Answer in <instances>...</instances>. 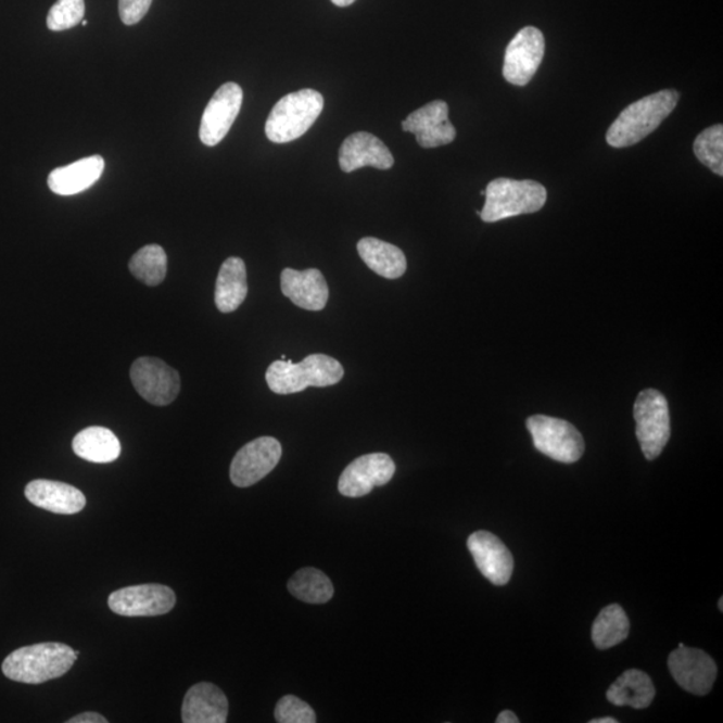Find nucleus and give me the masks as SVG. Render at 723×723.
Wrapping results in <instances>:
<instances>
[{"label":"nucleus","mask_w":723,"mask_h":723,"mask_svg":"<svg viewBox=\"0 0 723 723\" xmlns=\"http://www.w3.org/2000/svg\"><path fill=\"white\" fill-rule=\"evenodd\" d=\"M105 716L94 713V711H86V713L78 714L68 720L67 723H106Z\"/></svg>","instance_id":"obj_33"},{"label":"nucleus","mask_w":723,"mask_h":723,"mask_svg":"<svg viewBox=\"0 0 723 723\" xmlns=\"http://www.w3.org/2000/svg\"><path fill=\"white\" fill-rule=\"evenodd\" d=\"M527 428L533 445L543 455L562 464L581 460L585 449L584 440L572 423L560 418L532 416L528 418Z\"/></svg>","instance_id":"obj_7"},{"label":"nucleus","mask_w":723,"mask_h":723,"mask_svg":"<svg viewBox=\"0 0 723 723\" xmlns=\"http://www.w3.org/2000/svg\"><path fill=\"white\" fill-rule=\"evenodd\" d=\"M83 26H88V21L83 20Z\"/></svg>","instance_id":"obj_38"},{"label":"nucleus","mask_w":723,"mask_h":723,"mask_svg":"<svg viewBox=\"0 0 723 723\" xmlns=\"http://www.w3.org/2000/svg\"><path fill=\"white\" fill-rule=\"evenodd\" d=\"M243 105V89L238 84H224L206 105L200 125V140L206 147H216L238 118Z\"/></svg>","instance_id":"obj_13"},{"label":"nucleus","mask_w":723,"mask_h":723,"mask_svg":"<svg viewBox=\"0 0 723 723\" xmlns=\"http://www.w3.org/2000/svg\"><path fill=\"white\" fill-rule=\"evenodd\" d=\"M130 380L137 393L152 405H169L180 394L179 372L157 358L135 360L130 369Z\"/></svg>","instance_id":"obj_9"},{"label":"nucleus","mask_w":723,"mask_h":723,"mask_svg":"<svg viewBox=\"0 0 723 723\" xmlns=\"http://www.w3.org/2000/svg\"><path fill=\"white\" fill-rule=\"evenodd\" d=\"M153 0H119V18L126 26L139 23L151 9Z\"/></svg>","instance_id":"obj_32"},{"label":"nucleus","mask_w":723,"mask_h":723,"mask_svg":"<svg viewBox=\"0 0 723 723\" xmlns=\"http://www.w3.org/2000/svg\"><path fill=\"white\" fill-rule=\"evenodd\" d=\"M324 96L317 90L303 89L287 94L272 107L266 123L269 141L287 143L301 139L324 111Z\"/></svg>","instance_id":"obj_5"},{"label":"nucleus","mask_w":723,"mask_h":723,"mask_svg":"<svg viewBox=\"0 0 723 723\" xmlns=\"http://www.w3.org/2000/svg\"><path fill=\"white\" fill-rule=\"evenodd\" d=\"M105 170V160L101 156H90L77 163L61 166L48 177L51 191L60 196H73L93 187Z\"/></svg>","instance_id":"obj_21"},{"label":"nucleus","mask_w":723,"mask_h":723,"mask_svg":"<svg viewBox=\"0 0 723 723\" xmlns=\"http://www.w3.org/2000/svg\"><path fill=\"white\" fill-rule=\"evenodd\" d=\"M636 437L648 461L661 456L671 435L668 399L658 390H643L635 401Z\"/></svg>","instance_id":"obj_6"},{"label":"nucleus","mask_w":723,"mask_h":723,"mask_svg":"<svg viewBox=\"0 0 723 723\" xmlns=\"http://www.w3.org/2000/svg\"><path fill=\"white\" fill-rule=\"evenodd\" d=\"M228 699L214 683L201 682L189 688L183 698V723H224L228 719Z\"/></svg>","instance_id":"obj_19"},{"label":"nucleus","mask_w":723,"mask_h":723,"mask_svg":"<svg viewBox=\"0 0 723 723\" xmlns=\"http://www.w3.org/2000/svg\"><path fill=\"white\" fill-rule=\"evenodd\" d=\"M656 698V687L646 673L631 669L624 671L607 690L608 702L616 706H630L633 709H646Z\"/></svg>","instance_id":"obj_24"},{"label":"nucleus","mask_w":723,"mask_h":723,"mask_svg":"<svg viewBox=\"0 0 723 723\" xmlns=\"http://www.w3.org/2000/svg\"><path fill=\"white\" fill-rule=\"evenodd\" d=\"M275 720L279 723H315L317 714L312 706L295 696H286L275 708Z\"/></svg>","instance_id":"obj_31"},{"label":"nucleus","mask_w":723,"mask_h":723,"mask_svg":"<svg viewBox=\"0 0 723 723\" xmlns=\"http://www.w3.org/2000/svg\"><path fill=\"white\" fill-rule=\"evenodd\" d=\"M25 495L38 508L56 515H76L85 508L86 497L76 486L51 480L28 482Z\"/></svg>","instance_id":"obj_20"},{"label":"nucleus","mask_w":723,"mask_h":723,"mask_svg":"<svg viewBox=\"0 0 723 723\" xmlns=\"http://www.w3.org/2000/svg\"><path fill=\"white\" fill-rule=\"evenodd\" d=\"M249 294L245 263L240 257H228L216 280L215 303L220 313L229 314L245 301Z\"/></svg>","instance_id":"obj_22"},{"label":"nucleus","mask_w":723,"mask_h":723,"mask_svg":"<svg viewBox=\"0 0 723 723\" xmlns=\"http://www.w3.org/2000/svg\"><path fill=\"white\" fill-rule=\"evenodd\" d=\"M547 189L532 180H493L485 189V205L478 212L482 221L497 223L519 215L535 214L547 203Z\"/></svg>","instance_id":"obj_4"},{"label":"nucleus","mask_w":723,"mask_h":723,"mask_svg":"<svg viewBox=\"0 0 723 723\" xmlns=\"http://www.w3.org/2000/svg\"><path fill=\"white\" fill-rule=\"evenodd\" d=\"M468 548L487 581L495 585H505L510 581L515 567L513 556L500 538L491 532H474L468 538Z\"/></svg>","instance_id":"obj_16"},{"label":"nucleus","mask_w":723,"mask_h":723,"mask_svg":"<svg viewBox=\"0 0 723 723\" xmlns=\"http://www.w3.org/2000/svg\"><path fill=\"white\" fill-rule=\"evenodd\" d=\"M402 129L416 135L418 145L432 149L455 141L457 131L449 120V106L444 101H433L413 112Z\"/></svg>","instance_id":"obj_15"},{"label":"nucleus","mask_w":723,"mask_h":723,"mask_svg":"<svg viewBox=\"0 0 723 723\" xmlns=\"http://www.w3.org/2000/svg\"><path fill=\"white\" fill-rule=\"evenodd\" d=\"M497 723H519L520 720L518 719V715L513 713V711L510 710H504L502 711L500 714H498Z\"/></svg>","instance_id":"obj_34"},{"label":"nucleus","mask_w":723,"mask_h":723,"mask_svg":"<svg viewBox=\"0 0 723 723\" xmlns=\"http://www.w3.org/2000/svg\"><path fill=\"white\" fill-rule=\"evenodd\" d=\"M630 621L627 613L619 605L602 608L593 624V640L596 648L607 650L627 639Z\"/></svg>","instance_id":"obj_26"},{"label":"nucleus","mask_w":723,"mask_h":723,"mask_svg":"<svg viewBox=\"0 0 723 723\" xmlns=\"http://www.w3.org/2000/svg\"><path fill=\"white\" fill-rule=\"evenodd\" d=\"M280 458L281 445L277 439L261 437L249 442L233 457L229 472L233 485H255L277 468Z\"/></svg>","instance_id":"obj_12"},{"label":"nucleus","mask_w":723,"mask_h":723,"mask_svg":"<svg viewBox=\"0 0 723 723\" xmlns=\"http://www.w3.org/2000/svg\"><path fill=\"white\" fill-rule=\"evenodd\" d=\"M129 269L136 279L149 287L163 283L168 271V257L163 246L145 245L137 251L129 262Z\"/></svg>","instance_id":"obj_28"},{"label":"nucleus","mask_w":723,"mask_h":723,"mask_svg":"<svg viewBox=\"0 0 723 723\" xmlns=\"http://www.w3.org/2000/svg\"><path fill=\"white\" fill-rule=\"evenodd\" d=\"M591 723H618V721L612 716H602V719L593 720Z\"/></svg>","instance_id":"obj_36"},{"label":"nucleus","mask_w":723,"mask_h":723,"mask_svg":"<svg viewBox=\"0 0 723 723\" xmlns=\"http://www.w3.org/2000/svg\"><path fill=\"white\" fill-rule=\"evenodd\" d=\"M357 249L366 266L384 279H398L406 272V257L397 245L376 238H365L359 240Z\"/></svg>","instance_id":"obj_23"},{"label":"nucleus","mask_w":723,"mask_h":723,"mask_svg":"<svg viewBox=\"0 0 723 723\" xmlns=\"http://www.w3.org/2000/svg\"><path fill=\"white\" fill-rule=\"evenodd\" d=\"M694 153L715 175L723 176V126L703 130L694 142Z\"/></svg>","instance_id":"obj_29"},{"label":"nucleus","mask_w":723,"mask_h":723,"mask_svg":"<svg viewBox=\"0 0 723 723\" xmlns=\"http://www.w3.org/2000/svg\"><path fill=\"white\" fill-rule=\"evenodd\" d=\"M174 589L163 584H141L125 587L109 596V607L123 617H157L174 610Z\"/></svg>","instance_id":"obj_8"},{"label":"nucleus","mask_w":723,"mask_h":723,"mask_svg":"<svg viewBox=\"0 0 723 723\" xmlns=\"http://www.w3.org/2000/svg\"><path fill=\"white\" fill-rule=\"evenodd\" d=\"M719 607H720V611L722 612L723 611V598L720 599Z\"/></svg>","instance_id":"obj_37"},{"label":"nucleus","mask_w":723,"mask_h":723,"mask_svg":"<svg viewBox=\"0 0 723 723\" xmlns=\"http://www.w3.org/2000/svg\"><path fill=\"white\" fill-rule=\"evenodd\" d=\"M85 15V0H59L49 11L48 27L51 31H65L76 27Z\"/></svg>","instance_id":"obj_30"},{"label":"nucleus","mask_w":723,"mask_h":723,"mask_svg":"<svg viewBox=\"0 0 723 723\" xmlns=\"http://www.w3.org/2000/svg\"><path fill=\"white\" fill-rule=\"evenodd\" d=\"M289 589L296 599L309 605H324L334 596V585L317 568H302L290 579Z\"/></svg>","instance_id":"obj_27"},{"label":"nucleus","mask_w":723,"mask_h":723,"mask_svg":"<svg viewBox=\"0 0 723 723\" xmlns=\"http://www.w3.org/2000/svg\"><path fill=\"white\" fill-rule=\"evenodd\" d=\"M340 165L346 174H352L365 166L388 170L394 165V157L378 137L366 134V131H357L343 141Z\"/></svg>","instance_id":"obj_18"},{"label":"nucleus","mask_w":723,"mask_h":723,"mask_svg":"<svg viewBox=\"0 0 723 723\" xmlns=\"http://www.w3.org/2000/svg\"><path fill=\"white\" fill-rule=\"evenodd\" d=\"M395 464L386 453L358 457L343 470L338 490L346 497H362L394 478Z\"/></svg>","instance_id":"obj_14"},{"label":"nucleus","mask_w":723,"mask_h":723,"mask_svg":"<svg viewBox=\"0 0 723 723\" xmlns=\"http://www.w3.org/2000/svg\"><path fill=\"white\" fill-rule=\"evenodd\" d=\"M280 286L284 296L295 306L308 312H321L329 301V286L317 268L306 271L286 268L281 272Z\"/></svg>","instance_id":"obj_17"},{"label":"nucleus","mask_w":723,"mask_h":723,"mask_svg":"<svg viewBox=\"0 0 723 723\" xmlns=\"http://www.w3.org/2000/svg\"><path fill=\"white\" fill-rule=\"evenodd\" d=\"M545 40L536 27L521 28L510 40L504 56L503 76L509 84L525 86L544 59Z\"/></svg>","instance_id":"obj_10"},{"label":"nucleus","mask_w":723,"mask_h":723,"mask_svg":"<svg viewBox=\"0 0 723 723\" xmlns=\"http://www.w3.org/2000/svg\"><path fill=\"white\" fill-rule=\"evenodd\" d=\"M678 100L675 90H662L631 103L608 129V145L627 148L646 139L673 113Z\"/></svg>","instance_id":"obj_2"},{"label":"nucleus","mask_w":723,"mask_h":723,"mask_svg":"<svg viewBox=\"0 0 723 723\" xmlns=\"http://www.w3.org/2000/svg\"><path fill=\"white\" fill-rule=\"evenodd\" d=\"M73 451L86 461L107 464L117 460L120 455V444L112 430L90 427L74 437Z\"/></svg>","instance_id":"obj_25"},{"label":"nucleus","mask_w":723,"mask_h":723,"mask_svg":"<svg viewBox=\"0 0 723 723\" xmlns=\"http://www.w3.org/2000/svg\"><path fill=\"white\" fill-rule=\"evenodd\" d=\"M344 376L341 362L326 354H312L301 364L275 360L266 372L268 388L275 394L301 393L307 388H327L340 383Z\"/></svg>","instance_id":"obj_3"},{"label":"nucleus","mask_w":723,"mask_h":723,"mask_svg":"<svg viewBox=\"0 0 723 723\" xmlns=\"http://www.w3.org/2000/svg\"><path fill=\"white\" fill-rule=\"evenodd\" d=\"M79 657L65 643H38V645L21 647L4 659L2 671L9 680L40 685L51 680L61 678Z\"/></svg>","instance_id":"obj_1"},{"label":"nucleus","mask_w":723,"mask_h":723,"mask_svg":"<svg viewBox=\"0 0 723 723\" xmlns=\"http://www.w3.org/2000/svg\"><path fill=\"white\" fill-rule=\"evenodd\" d=\"M331 2L338 5V8H347V5H352L355 0H331Z\"/></svg>","instance_id":"obj_35"},{"label":"nucleus","mask_w":723,"mask_h":723,"mask_svg":"<svg viewBox=\"0 0 723 723\" xmlns=\"http://www.w3.org/2000/svg\"><path fill=\"white\" fill-rule=\"evenodd\" d=\"M669 670L683 690L701 697L711 692L719 673L709 654L683 643L670 654Z\"/></svg>","instance_id":"obj_11"}]
</instances>
